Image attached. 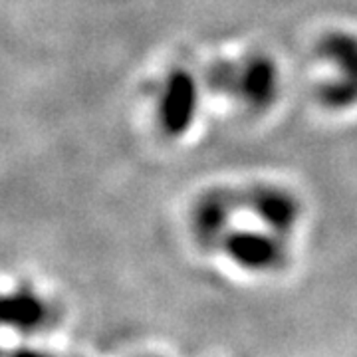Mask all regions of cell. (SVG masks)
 <instances>
[{"label": "cell", "instance_id": "cell-1", "mask_svg": "<svg viewBox=\"0 0 357 357\" xmlns=\"http://www.w3.org/2000/svg\"><path fill=\"white\" fill-rule=\"evenodd\" d=\"M44 318L38 298L18 294L0 300V321L14 324L16 328H32Z\"/></svg>", "mask_w": 357, "mask_h": 357}]
</instances>
